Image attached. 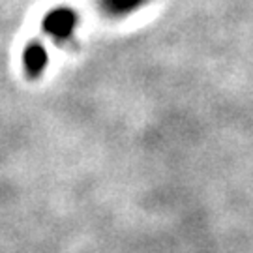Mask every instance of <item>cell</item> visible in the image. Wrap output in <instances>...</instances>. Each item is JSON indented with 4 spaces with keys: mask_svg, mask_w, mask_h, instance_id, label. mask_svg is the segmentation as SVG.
I'll return each instance as SVG.
<instances>
[{
    "mask_svg": "<svg viewBox=\"0 0 253 253\" xmlns=\"http://www.w3.org/2000/svg\"><path fill=\"white\" fill-rule=\"evenodd\" d=\"M79 17L72 8H54L51 11H47V15L43 17V32L47 36L54 40V42H66L73 36L75 28H77Z\"/></svg>",
    "mask_w": 253,
    "mask_h": 253,
    "instance_id": "6da1fadb",
    "label": "cell"
},
{
    "mask_svg": "<svg viewBox=\"0 0 253 253\" xmlns=\"http://www.w3.org/2000/svg\"><path fill=\"white\" fill-rule=\"evenodd\" d=\"M25 68L27 72L34 77L43 72V68L47 66V49L40 42H32L30 45L25 49Z\"/></svg>",
    "mask_w": 253,
    "mask_h": 253,
    "instance_id": "7a4b0ae2",
    "label": "cell"
},
{
    "mask_svg": "<svg viewBox=\"0 0 253 253\" xmlns=\"http://www.w3.org/2000/svg\"><path fill=\"white\" fill-rule=\"evenodd\" d=\"M148 0H101V6L109 15L115 17H124L131 15L137 9H141Z\"/></svg>",
    "mask_w": 253,
    "mask_h": 253,
    "instance_id": "3957f363",
    "label": "cell"
}]
</instances>
